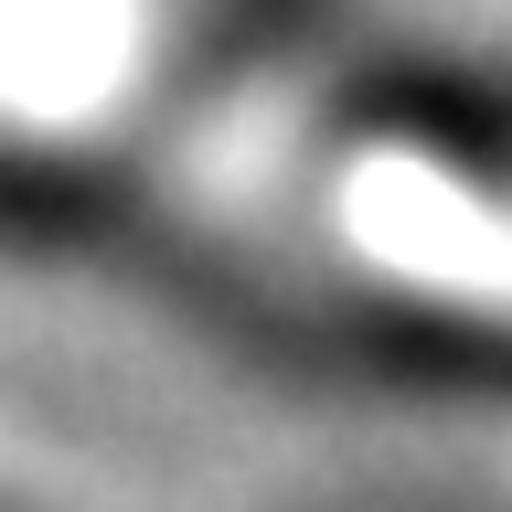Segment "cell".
Masks as SVG:
<instances>
[{
	"mask_svg": "<svg viewBox=\"0 0 512 512\" xmlns=\"http://www.w3.org/2000/svg\"><path fill=\"white\" fill-rule=\"evenodd\" d=\"M0 512H22V502H0Z\"/></svg>",
	"mask_w": 512,
	"mask_h": 512,
	"instance_id": "obj_1",
	"label": "cell"
}]
</instances>
